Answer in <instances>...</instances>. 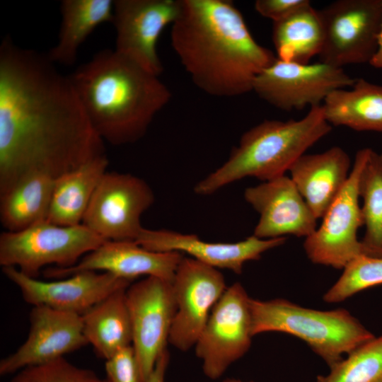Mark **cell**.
<instances>
[{"label": "cell", "instance_id": "obj_36", "mask_svg": "<svg viewBox=\"0 0 382 382\" xmlns=\"http://www.w3.org/2000/svg\"><path fill=\"white\" fill-rule=\"evenodd\" d=\"M380 156H381V158H382V153H381V154H380Z\"/></svg>", "mask_w": 382, "mask_h": 382}, {"label": "cell", "instance_id": "obj_7", "mask_svg": "<svg viewBox=\"0 0 382 382\" xmlns=\"http://www.w3.org/2000/svg\"><path fill=\"white\" fill-rule=\"evenodd\" d=\"M370 148L359 149L345 186L321 219L320 226L305 238L303 248L313 263L343 270L364 255L357 232L364 226L359 180Z\"/></svg>", "mask_w": 382, "mask_h": 382}, {"label": "cell", "instance_id": "obj_29", "mask_svg": "<svg viewBox=\"0 0 382 382\" xmlns=\"http://www.w3.org/2000/svg\"><path fill=\"white\" fill-rule=\"evenodd\" d=\"M382 284V257L360 255L344 269L323 296L328 303H338L364 289Z\"/></svg>", "mask_w": 382, "mask_h": 382}, {"label": "cell", "instance_id": "obj_16", "mask_svg": "<svg viewBox=\"0 0 382 382\" xmlns=\"http://www.w3.org/2000/svg\"><path fill=\"white\" fill-rule=\"evenodd\" d=\"M26 340L0 361V375L14 374L29 366L45 363L88 345L81 315L44 306H33Z\"/></svg>", "mask_w": 382, "mask_h": 382}, {"label": "cell", "instance_id": "obj_35", "mask_svg": "<svg viewBox=\"0 0 382 382\" xmlns=\"http://www.w3.org/2000/svg\"><path fill=\"white\" fill-rule=\"evenodd\" d=\"M223 382H253V381H243L237 378H227L224 380Z\"/></svg>", "mask_w": 382, "mask_h": 382}, {"label": "cell", "instance_id": "obj_20", "mask_svg": "<svg viewBox=\"0 0 382 382\" xmlns=\"http://www.w3.org/2000/svg\"><path fill=\"white\" fill-rule=\"evenodd\" d=\"M351 160L341 147L303 154L291 166V179L317 219L323 217L350 174Z\"/></svg>", "mask_w": 382, "mask_h": 382}, {"label": "cell", "instance_id": "obj_26", "mask_svg": "<svg viewBox=\"0 0 382 382\" xmlns=\"http://www.w3.org/2000/svg\"><path fill=\"white\" fill-rule=\"evenodd\" d=\"M272 36L278 59L308 64L311 59L320 54L323 45L324 32L318 10L310 4L273 23Z\"/></svg>", "mask_w": 382, "mask_h": 382}, {"label": "cell", "instance_id": "obj_12", "mask_svg": "<svg viewBox=\"0 0 382 382\" xmlns=\"http://www.w3.org/2000/svg\"><path fill=\"white\" fill-rule=\"evenodd\" d=\"M154 202V194L144 180L129 173L107 171L82 224L106 241H136L144 228L141 216Z\"/></svg>", "mask_w": 382, "mask_h": 382}, {"label": "cell", "instance_id": "obj_25", "mask_svg": "<svg viewBox=\"0 0 382 382\" xmlns=\"http://www.w3.org/2000/svg\"><path fill=\"white\" fill-rule=\"evenodd\" d=\"M55 178L42 173L26 175L0 195V220L7 231H19L47 219Z\"/></svg>", "mask_w": 382, "mask_h": 382}, {"label": "cell", "instance_id": "obj_34", "mask_svg": "<svg viewBox=\"0 0 382 382\" xmlns=\"http://www.w3.org/2000/svg\"><path fill=\"white\" fill-rule=\"evenodd\" d=\"M369 64L375 68L382 69V23L377 36L376 50Z\"/></svg>", "mask_w": 382, "mask_h": 382}, {"label": "cell", "instance_id": "obj_8", "mask_svg": "<svg viewBox=\"0 0 382 382\" xmlns=\"http://www.w3.org/2000/svg\"><path fill=\"white\" fill-rule=\"evenodd\" d=\"M250 299L243 286L235 282L212 310L195 345L196 356L209 378L221 377L249 350L253 337Z\"/></svg>", "mask_w": 382, "mask_h": 382}, {"label": "cell", "instance_id": "obj_3", "mask_svg": "<svg viewBox=\"0 0 382 382\" xmlns=\"http://www.w3.org/2000/svg\"><path fill=\"white\" fill-rule=\"evenodd\" d=\"M100 137L115 146L141 139L171 92L159 76L115 50H103L69 76Z\"/></svg>", "mask_w": 382, "mask_h": 382}, {"label": "cell", "instance_id": "obj_10", "mask_svg": "<svg viewBox=\"0 0 382 382\" xmlns=\"http://www.w3.org/2000/svg\"><path fill=\"white\" fill-rule=\"evenodd\" d=\"M355 79L338 68L319 62L299 64L279 60L255 78L253 91L283 111L321 105L332 91L350 88Z\"/></svg>", "mask_w": 382, "mask_h": 382}, {"label": "cell", "instance_id": "obj_28", "mask_svg": "<svg viewBox=\"0 0 382 382\" xmlns=\"http://www.w3.org/2000/svg\"><path fill=\"white\" fill-rule=\"evenodd\" d=\"M316 382H382V335L364 343Z\"/></svg>", "mask_w": 382, "mask_h": 382}, {"label": "cell", "instance_id": "obj_4", "mask_svg": "<svg viewBox=\"0 0 382 382\" xmlns=\"http://www.w3.org/2000/svg\"><path fill=\"white\" fill-rule=\"evenodd\" d=\"M332 127L322 105L311 108L299 120H265L243 134L226 162L199 181L194 192L210 195L245 178L265 182L284 175Z\"/></svg>", "mask_w": 382, "mask_h": 382}, {"label": "cell", "instance_id": "obj_21", "mask_svg": "<svg viewBox=\"0 0 382 382\" xmlns=\"http://www.w3.org/2000/svg\"><path fill=\"white\" fill-rule=\"evenodd\" d=\"M108 163L105 154L57 178L47 220L63 226L81 224Z\"/></svg>", "mask_w": 382, "mask_h": 382}, {"label": "cell", "instance_id": "obj_18", "mask_svg": "<svg viewBox=\"0 0 382 382\" xmlns=\"http://www.w3.org/2000/svg\"><path fill=\"white\" fill-rule=\"evenodd\" d=\"M183 257L178 252L151 251L135 241H107L75 265L51 267L44 274L50 278H65L83 271H100L131 282L140 276H153L172 282Z\"/></svg>", "mask_w": 382, "mask_h": 382}, {"label": "cell", "instance_id": "obj_14", "mask_svg": "<svg viewBox=\"0 0 382 382\" xmlns=\"http://www.w3.org/2000/svg\"><path fill=\"white\" fill-rule=\"evenodd\" d=\"M179 11L180 0H115V50L159 76L163 68L157 52L158 40Z\"/></svg>", "mask_w": 382, "mask_h": 382}, {"label": "cell", "instance_id": "obj_17", "mask_svg": "<svg viewBox=\"0 0 382 382\" xmlns=\"http://www.w3.org/2000/svg\"><path fill=\"white\" fill-rule=\"evenodd\" d=\"M244 198L260 215L253 231L257 238L292 235L306 238L317 228L318 219L285 175L246 188Z\"/></svg>", "mask_w": 382, "mask_h": 382}, {"label": "cell", "instance_id": "obj_31", "mask_svg": "<svg viewBox=\"0 0 382 382\" xmlns=\"http://www.w3.org/2000/svg\"><path fill=\"white\" fill-rule=\"evenodd\" d=\"M105 369L108 382H142L132 345L105 360Z\"/></svg>", "mask_w": 382, "mask_h": 382}, {"label": "cell", "instance_id": "obj_30", "mask_svg": "<svg viewBox=\"0 0 382 382\" xmlns=\"http://www.w3.org/2000/svg\"><path fill=\"white\" fill-rule=\"evenodd\" d=\"M8 382H108L92 370L79 367L64 357L29 366L15 373Z\"/></svg>", "mask_w": 382, "mask_h": 382}, {"label": "cell", "instance_id": "obj_11", "mask_svg": "<svg viewBox=\"0 0 382 382\" xmlns=\"http://www.w3.org/2000/svg\"><path fill=\"white\" fill-rule=\"evenodd\" d=\"M132 342L142 382H147L157 360L167 349L176 312L172 282L149 276L126 290Z\"/></svg>", "mask_w": 382, "mask_h": 382}, {"label": "cell", "instance_id": "obj_15", "mask_svg": "<svg viewBox=\"0 0 382 382\" xmlns=\"http://www.w3.org/2000/svg\"><path fill=\"white\" fill-rule=\"evenodd\" d=\"M2 272L19 289L26 303L79 315L132 284L105 272L83 271L51 282L37 279L13 267H2Z\"/></svg>", "mask_w": 382, "mask_h": 382}, {"label": "cell", "instance_id": "obj_6", "mask_svg": "<svg viewBox=\"0 0 382 382\" xmlns=\"http://www.w3.org/2000/svg\"><path fill=\"white\" fill-rule=\"evenodd\" d=\"M107 241L83 224L63 226L47 219L0 235V265L35 277L49 265L67 268Z\"/></svg>", "mask_w": 382, "mask_h": 382}, {"label": "cell", "instance_id": "obj_2", "mask_svg": "<svg viewBox=\"0 0 382 382\" xmlns=\"http://www.w3.org/2000/svg\"><path fill=\"white\" fill-rule=\"evenodd\" d=\"M170 41L195 86L216 97L253 91L256 76L277 59L253 38L241 12L226 0H180Z\"/></svg>", "mask_w": 382, "mask_h": 382}, {"label": "cell", "instance_id": "obj_19", "mask_svg": "<svg viewBox=\"0 0 382 382\" xmlns=\"http://www.w3.org/2000/svg\"><path fill=\"white\" fill-rule=\"evenodd\" d=\"M286 241V237L262 239L253 234L236 243H211L194 234L144 228L135 242L151 251L185 253L212 267L240 274L246 262L260 259L265 252L283 245Z\"/></svg>", "mask_w": 382, "mask_h": 382}, {"label": "cell", "instance_id": "obj_1", "mask_svg": "<svg viewBox=\"0 0 382 382\" xmlns=\"http://www.w3.org/2000/svg\"><path fill=\"white\" fill-rule=\"evenodd\" d=\"M47 54L0 45V195L42 173L54 178L105 155L69 76Z\"/></svg>", "mask_w": 382, "mask_h": 382}, {"label": "cell", "instance_id": "obj_22", "mask_svg": "<svg viewBox=\"0 0 382 382\" xmlns=\"http://www.w3.org/2000/svg\"><path fill=\"white\" fill-rule=\"evenodd\" d=\"M322 106L332 127L382 133L381 85L356 79L350 89H337L330 93Z\"/></svg>", "mask_w": 382, "mask_h": 382}, {"label": "cell", "instance_id": "obj_13", "mask_svg": "<svg viewBox=\"0 0 382 382\" xmlns=\"http://www.w3.org/2000/svg\"><path fill=\"white\" fill-rule=\"evenodd\" d=\"M176 312L168 342L186 352L195 347L215 304L227 289L218 269L183 257L172 282Z\"/></svg>", "mask_w": 382, "mask_h": 382}, {"label": "cell", "instance_id": "obj_27", "mask_svg": "<svg viewBox=\"0 0 382 382\" xmlns=\"http://www.w3.org/2000/svg\"><path fill=\"white\" fill-rule=\"evenodd\" d=\"M365 233L364 255L382 257V158L371 149L359 180Z\"/></svg>", "mask_w": 382, "mask_h": 382}, {"label": "cell", "instance_id": "obj_23", "mask_svg": "<svg viewBox=\"0 0 382 382\" xmlns=\"http://www.w3.org/2000/svg\"><path fill=\"white\" fill-rule=\"evenodd\" d=\"M127 289L115 291L81 315L88 344L105 360L132 345V330L126 301Z\"/></svg>", "mask_w": 382, "mask_h": 382}, {"label": "cell", "instance_id": "obj_33", "mask_svg": "<svg viewBox=\"0 0 382 382\" xmlns=\"http://www.w3.org/2000/svg\"><path fill=\"white\" fill-rule=\"evenodd\" d=\"M170 361V354L165 350L156 361L147 382H165L166 372Z\"/></svg>", "mask_w": 382, "mask_h": 382}, {"label": "cell", "instance_id": "obj_5", "mask_svg": "<svg viewBox=\"0 0 382 382\" xmlns=\"http://www.w3.org/2000/svg\"><path fill=\"white\" fill-rule=\"evenodd\" d=\"M252 334L279 332L304 341L330 367L375 335L345 308L320 311L284 299H250Z\"/></svg>", "mask_w": 382, "mask_h": 382}, {"label": "cell", "instance_id": "obj_32", "mask_svg": "<svg viewBox=\"0 0 382 382\" xmlns=\"http://www.w3.org/2000/svg\"><path fill=\"white\" fill-rule=\"evenodd\" d=\"M310 4L308 0H257L254 7L260 16L275 23Z\"/></svg>", "mask_w": 382, "mask_h": 382}, {"label": "cell", "instance_id": "obj_24", "mask_svg": "<svg viewBox=\"0 0 382 382\" xmlns=\"http://www.w3.org/2000/svg\"><path fill=\"white\" fill-rule=\"evenodd\" d=\"M112 0H63L58 40L47 54L55 64L73 65L82 43L100 24L112 23Z\"/></svg>", "mask_w": 382, "mask_h": 382}, {"label": "cell", "instance_id": "obj_9", "mask_svg": "<svg viewBox=\"0 0 382 382\" xmlns=\"http://www.w3.org/2000/svg\"><path fill=\"white\" fill-rule=\"evenodd\" d=\"M318 11L324 32L320 62L338 68L369 63L382 23V0H337Z\"/></svg>", "mask_w": 382, "mask_h": 382}]
</instances>
